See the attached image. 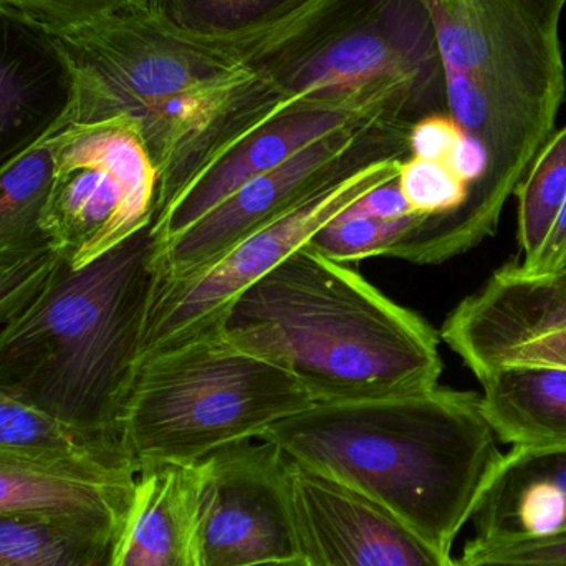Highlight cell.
I'll return each mask as SVG.
<instances>
[{
  "instance_id": "cell-23",
  "label": "cell",
  "mask_w": 566,
  "mask_h": 566,
  "mask_svg": "<svg viewBox=\"0 0 566 566\" xmlns=\"http://www.w3.org/2000/svg\"><path fill=\"white\" fill-rule=\"evenodd\" d=\"M422 219L426 218L411 214L382 221V219L346 218L342 214L325 228L319 229L310 239L306 248L339 264L371 258H388L399 239L405 238Z\"/></svg>"
},
{
  "instance_id": "cell-15",
  "label": "cell",
  "mask_w": 566,
  "mask_h": 566,
  "mask_svg": "<svg viewBox=\"0 0 566 566\" xmlns=\"http://www.w3.org/2000/svg\"><path fill=\"white\" fill-rule=\"evenodd\" d=\"M475 547L566 534V448H512L471 518Z\"/></svg>"
},
{
  "instance_id": "cell-1",
  "label": "cell",
  "mask_w": 566,
  "mask_h": 566,
  "mask_svg": "<svg viewBox=\"0 0 566 566\" xmlns=\"http://www.w3.org/2000/svg\"><path fill=\"white\" fill-rule=\"evenodd\" d=\"M53 39L75 75L72 123L129 119L158 176L198 168L283 95L277 73L179 25L156 0Z\"/></svg>"
},
{
  "instance_id": "cell-34",
  "label": "cell",
  "mask_w": 566,
  "mask_h": 566,
  "mask_svg": "<svg viewBox=\"0 0 566 566\" xmlns=\"http://www.w3.org/2000/svg\"><path fill=\"white\" fill-rule=\"evenodd\" d=\"M566 269V259H565V262H564V265H562V269Z\"/></svg>"
},
{
  "instance_id": "cell-28",
  "label": "cell",
  "mask_w": 566,
  "mask_h": 566,
  "mask_svg": "<svg viewBox=\"0 0 566 566\" xmlns=\"http://www.w3.org/2000/svg\"><path fill=\"white\" fill-rule=\"evenodd\" d=\"M461 560L517 566H566V534L484 547L465 544Z\"/></svg>"
},
{
  "instance_id": "cell-32",
  "label": "cell",
  "mask_w": 566,
  "mask_h": 566,
  "mask_svg": "<svg viewBox=\"0 0 566 566\" xmlns=\"http://www.w3.org/2000/svg\"><path fill=\"white\" fill-rule=\"evenodd\" d=\"M452 566H517V565H504V564H489V562H464L461 558L454 560L452 558Z\"/></svg>"
},
{
  "instance_id": "cell-19",
  "label": "cell",
  "mask_w": 566,
  "mask_h": 566,
  "mask_svg": "<svg viewBox=\"0 0 566 566\" xmlns=\"http://www.w3.org/2000/svg\"><path fill=\"white\" fill-rule=\"evenodd\" d=\"M479 382L495 438L512 448H566V369L504 366Z\"/></svg>"
},
{
  "instance_id": "cell-31",
  "label": "cell",
  "mask_w": 566,
  "mask_h": 566,
  "mask_svg": "<svg viewBox=\"0 0 566 566\" xmlns=\"http://www.w3.org/2000/svg\"><path fill=\"white\" fill-rule=\"evenodd\" d=\"M566 259V199L558 212L554 229L548 235L547 242L542 248L541 254L535 259L534 264L522 271L524 274L537 275L548 274V272L558 271L564 265ZM518 268V265H517ZM521 271V269H518Z\"/></svg>"
},
{
  "instance_id": "cell-17",
  "label": "cell",
  "mask_w": 566,
  "mask_h": 566,
  "mask_svg": "<svg viewBox=\"0 0 566 566\" xmlns=\"http://www.w3.org/2000/svg\"><path fill=\"white\" fill-rule=\"evenodd\" d=\"M128 514H0V566H115Z\"/></svg>"
},
{
  "instance_id": "cell-6",
  "label": "cell",
  "mask_w": 566,
  "mask_h": 566,
  "mask_svg": "<svg viewBox=\"0 0 566 566\" xmlns=\"http://www.w3.org/2000/svg\"><path fill=\"white\" fill-rule=\"evenodd\" d=\"M315 405L289 371L209 329L139 359L122 419L136 472L196 464Z\"/></svg>"
},
{
  "instance_id": "cell-11",
  "label": "cell",
  "mask_w": 566,
  "mask_h": 566,
  "mask_svg": "<svg viewBox=\"0 0 566 566\" xmlns=\"http://www.w3.org/2000/svg\"><path fill=\"white\" fill-rule=\"evenodd\" d=\"M201 461L199 541L205 566H254L300 558L290 461L258 439Z\"/></svg>"
},
{
  "instance_id": "cell-14",
  "label": "cell",
  "mask_w": 566,
  "mask_h": 566,
  "mask_svg": "<svg viewBox=\"0 0 566 566\" xmlns=\"http://www.w3.org/2000/svg\"><path fill=\"white\" fill-rule=\"evenodd\" d=\"M75 75L60 43L0 7V169L72 125Z\"/></svg>"
},
{
  "instance_id": "cell-27",
  "label": "cell",
  "mask_w": 566,
  "mask_h": 566,
  "mask_svg": "<svg viewBox=\"0 0 566 566\" xmlns=\"http://www.w3.org/2000/svg\"><path fill=\"white\" fill-rule=\"evenodd\" d=\"M139 0H0V7L52 36L62 35Z\"/></svg>"
},
{
  "instance_id": "cell-4",
  "label": "cell",
  "mask_w": 566,
  "mask_h": 566,
  "mask_svg": "<svg viewBox=\"0 0 566 566\" xmlns=\"http://www.w3.org/2000/svg\"><path fill=\"white\" fill-rule=\"evenodd\" d=\"M219 332L289 371L313 402L429 391L442 373L439 335L421 315L306 245L244 290Z\"/></svg>"
},
{
  "instance_id": "cell-3",
  "label": "cell",
  "mask_w": 566,
  "mask_h": 566,
  "mask_svg": "<svg viewBox=\"0 0 566 566\" xmlns=\"http://www.w3.org/2000/svg\"><path fill=\"white\" fill-rule=\"evenodd\" d=\"M444 70L448 115L488 155V172L432 239L452 259L494 234L509 198L555 133L566 93V0H424Z\"/></svg>"
},
{
  "instance_id": "cell-13",
  "label": "cell",
  "mask_w": 566,
  "mask_h": 566,
  "mask_svg": "<svg viewBox=\"0 0 566 566\" xmlns=\"http://www.w3.org/2000/svg\"><path fill=\"white\" fill-rule=\"evenodd\" d=\"M290 491L308 566H452L451 555L381 505L292 461Z\"/></svg>"
},
{
  "instance_id": "cell-18",
  "label": "cell",
  "mask_w": 566,
  "mask_h": 566,
  "mask_svg": "<svg viewBox=\"0 0 566 566\" xmlns=\"http://www.w3.org/2000/svg\"><path fill=\"white\" fill-rule=\"evenodd\" d=\"M138 474L49 464L0 452V514H128Z\"/></svg>"
},
{
  "instance_id": "cell-33",
  "label": "cell",
  "mask_w": 566,
  "mask_h": 566,
  "mask_svg": "<svg viewBox=\"0 0 566 566\" xmlns=\"http://www.w3.org/2000/svg\"><path fill=\"white\" fill-rule=\"evenodd\" d=\"M254 566H308L302 558H293V560L269 562V564H261Z\"/></svg>"
},
{
  "instance_id": "cell-2",
  "label": "cell",
  "mask_w": 566,
  "mask_h": 566,
  "mask_svg": "<svg viewBox=\"0 0 566 566\" xmlns=\"http://www.w3.org/2000/svg\"><path fill=\"white\" fill-rule=\"evenodd\" d=\"M259 439L381 505L448 555L504 455L481 395L439 386L315 402Z\"/></svg>"
},
{
  "instance_id": "cell-9",
  "label": "cell",
  "mask_w": 566,
  "mask_h": 566,
  "mask_svg": "<svg viewBox=\"0 0 566 566\" xmlns=\"http://www.w3.org/2000/svg\"><path fill=\"white\" fill-rule=\"evenodd\" d=\"M405 159H386L328 186L277 221L252 232L219 261L178 281H158L149 305L142 358L219 328L222 316L249 286L348 211L366 192L398 178Z\"/></svg>"
},
{
  "instance_id": "cell-22",
  "label": "cell",
  "mask_w": 566,
  "mask_h": 566,
  "mask_svg": "<svg viewBox=\"0 0 566 566\" xmlns=\"http://www.w3.org/2000/svg\"><path fill=\"white\" fill-rule=\"evenodd\" d=\"M518 201L521 271L534 264L566 199V126L545 143L514 192Z\"/></svg>"
},
{
  "instance_id": "cell-10",
  "label": "cell",
  "mask_w": 566,
  "mask_h": 566,
  "mask_svg": "<svg viewBox=\"0 0 566 566\" xmlns=\"http://www.w3.org/2000/svg\"><path fill=\"white\" fill-rule=\"evenodd\" d=\"M419 113L418 92L406 83L329 98L295 96L281 112L211 159L153 219L156 242L165 244L182 234L245 182L272 171L323 136L389 115L416 123Z\"/></svg>"
},
{
  "instance_id": "cell-20",
  "label": "cell",
  "mask_w": 566,
  "mask_h": 566,
  "mask_svg": "<svg viewBox=\"0 0 566 566\" xmlns=\"http://www.w3.org/2000/svg\"><path fill=\"white\" fill-rule=\"evenodd\" d=\"M62 129L0 169V255L59 249L43 219Z\"/></svg>"
},
{
  "instance_id": "cell-12",
  "label": "cell",
  "mask_w": 566,
  "mask_h": 566,
  "mask_svg": "<svg viewBox=\"0 0 566 566\" xmlns=\"http://www.w3.org/2000/svg\"><path fill=\"white\" fill-rule=\"evenodd\" d=\"M441 338L475 378L504 366L566 369V269L494 272L446 318Z\"/></svg>"
},
{
  "instance_id": "cell-24",
  "label": "cell",
  "mask_w": 566,
  "mask_h": 566,
  "mask_svg": "<svg viewBox=\"0 0 566 566\" xmlns=\"http://www.w3.org/2000/svg\"><path fill=\"white\" fill-rule=\"evenodd\" d=\"M169 19L188 29L228 32L264 25L305 0H156Z\"/></svg>"
},
{
  "instance_id": "cell-25",
  "label": "cell",
  "mask_w": 566,
  "mask_h": 566,
  "mask_svg": "<svg viewBox=\"0 0 566 566\" xmlns=\"http://www.w3.org/2000/svg\"><path fill=\"white\" fill-rule=\"evenodd\" d=\"M398 182L409 208L421 218H448L468 201V185L444 161L409 156L401 163Z\"/></svg>"
},
{
  "instance_id": "cell-26",
  "label": "cell",
  "mask_w": 566,
  "mask_h": 566,
  "mask_svg": "<svg viewBox=\"0 0 566 566\" xmlns=\"http://www.w3.org/2000/svg\"><path fill=\"white\" fill-rule=\"evenodd\" d=\"M59 249L0 255V323L15 318L42 292L62 261Z\"/></svg>"
},
{
  "instance_id": "cell-5",
  "label": "cell",
  "mask_w": 566,
  "mask_h": 566,
  "mask_svg": "<svg viewBox=\"0 0 566 566\" xmlns=\"http://www.w3.org/2000/svg\"><path fill=\"white\" fill-rule=\"evenodd\" d=\"M156 248L149 224L85 268L62 258L0 328V388L125 459L123 411L142 359Z\"/></svg>"
},
{
  "instance_id": "cell-29",
  "label": "cell",
  "mask_w": 566,
  "mask_h": 566,
  "mask_svg": "<svg viewBox=\"0 0 566 566\" xmlns=\"http://www.w3.org/2000/svg\"><path fill=\"white\" fill-rule=\"evenodd\" d=\"M461 136V128L451 116H426L411 126L408 138L409 156L446 163Z\"/></svg>"
},
{
  "instance_id": "cell-8",
  "label": "cell",
  "mask_w": 566,
  "mask_h": 566,
  "mask_svg": "<svg viewBox=\"0 0 566 566\" xmlns=\"http://www.w3.org/2000/svg\"><path fill=\"white\" fill-rule=\"evenodd\" d=\"M412 125L402 116L389 115L339 129L245 182L182 234L158 244V281H178L214 264L252 232L358 169L386 159H408Z\"/></svg>"
},
{
  "instance_id": "cell-30",
  "label": "cell",
  "mask_w": 566,
  "mask_h": 566,
  "mask_svg": "<svg viewBox=\"0 0 566 566\" xmlns=\"http://www.w3.org/2000/svg\"><path fill=\"white\" fill-rule=\"evenodd\" d=\"M415 214L402 195L398 178L378 186L366 192L361 199L355 202L348 211L343 212L346 218L365 219H401Z\"/></svg>"
},
{
  "instance_id": "cell-7",
  "label": "cell",
  "mask_w": 566,
  "mask_h": 566,
  "mask_svg": "<svg viewBox=\"0 0 566 566\" xmlns=\"http://www.w3.org/2000/svg\"><path fill=\"white\" fill-rule=\"evenodd\" d=\"M158 171L126 118L65 126L55 151L45 229L82 269L151 224Z\"/></svg>"
},
{
  "instance_id": "cell-21",
  "label": "cell",
  "mask_w": 566,
  "mask_h": 566,
  "mask_svg": "<svg viewBox=\"0 0 566 566\" xmlns=\"http://www.w3.org/2000/svg\"><path fill=\"white\" fill-rule=\"evenodd\" d=\"M0 452L98 472H136L132 462L93 444L59 419L0 388Z\"/></svg>"
},
{
  "instance_id": "cell-16",
  "label": "cell",
  "mask_w": 566,
  "mask_h": 566,
  "mask_svg": "<svg viewBox=\"0 0 566 566\" xmlns=\"http://www.w3.org/2000/svg\"><path fill=\"white\" fill-rule=\"evenodd\" d=\"M201 484V462L143 468L115 566H205Z\"/></svg>"
}]
</instances>
